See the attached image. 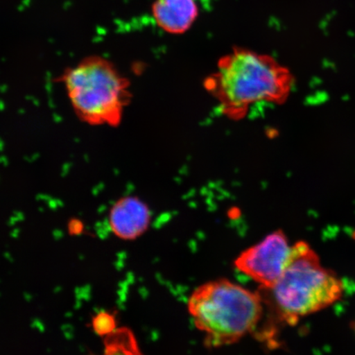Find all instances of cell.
Here are the masks:
<instances>
[{
    "label": "cell",
    "instance_id": "6da1fadb",
    "mask_svg": "<svg viewBox=\"0 0 355 355\" xmlns=\"http://www.w3.org/2000/svg\"><path fill=\"white\" fill-rule=\"evenodd\" d=\"M294 84L290 69L272 56L237 48L219 60L205 87L225 116L241 119L260 102L285 103Z\"/></svg>",
    "mask_w": 355,
    "mask_h": 355
},
{
    "label": "cell",
    "instance_id": "7a4b0ae2",
    "mask_svg": "<svg viewBox=\"0 0 355 355\" xmlns=\"http://www.w3.org/2000/svg\"><path fill=\"white\" fill-rule=\"evenodd\" d=\"M260 288L263 304L288 325L329 307L344 291L343 282L324 268L316 252L304 241L292 245L290 259L276 284Z\"/></svg>",
    "mask_w": 355,
    "mask_h": 355
},
{
    "label": "cell",
    "instance_id": "3957f363",
    "mask_svg": "<svg viewBox=\"0 0 355 355\" xmlns=\"http://www.w3.org/2000/svg\"><path fill=\"white\" fill-rule=\"evenodd\" d=\"M194 325L204 335L207 347L238 343L254 331L264 313L259 292L248 291L227 279L198 286L188 301Z\"/></svg>",
    "mask_w": 355,
    "mask_h": 355
},
{
    "label": "cell",
    "instance_id": "277c9868",
    "mask_svg": "<svg viewBox=\"0 0 355 355\" xmlns=\"http://www.w3.org/2000/svg\"><path fill=\"white\" fill-rule=\"evenodd\" d=\"M62 81L82 121L93 126L121 123L130 101V86L112 62L98 55L87 57L67 70Z\"/></svg>",
    "mask_w": 355,
    "mask_h": 355
},
{
    "label": "cell",
    "instance_id": "5b68a950",
    "mask_svg": "<svg viewBox=\"0 0 355 355\" xmlns=\"http://www.w3.org/2000/svg\"><path fill=\"white\" fill-rule=\"evenodd\" d=\"M292 246L282 230H276L255 245L247 248L234 261L235 268L260 288L272 287L290 259Z\"/></svg>",
    "mask_w": 355,
    "mask_h": 355
},
{
    "label": "cell",
    "instance_id": "8992f818",
    "mask_svg": "<svg viewBox=\"0 0 355 355\" xmlns=\"http://www.w3.org/2000/svg\"><path fill=\"white\" fill-rule=\"evenodd\" d=\"M152 213L150 208L137 197L119 199L111 208L109 224L115 236L123 241H135L148 230Z\"/></svg>",
    "mask_w": 355,
    "mask_h": 355
},
{
    "label": "cell",
    "instance_id": "52a82bcc",
    "mask_svg": "<svg viewBox=\"0 0 355 355\" xmlns=\"http://www.w3.org/2000/svg\"><path fill=\"white\" fill-rule=\"evenodd\" d=\"M153 15L159 28L171 34H182L193 26L198 16L195 0H157Z\"/></svg>",
    "mask_w": 355,
    "mask_h": 355
},
{
    "label": "cell",
    "instance_id": "ba28073f",
    "mask_svg": "<svg viewBox=\"0 0 355 355\" xmlns=\"http://www.w3.org/2000/svg\"><path fill=\"white\" fill-rule=\"evenodd\" d=\"M105 349L112 354H132L137 352V345L135 336L128 329H116L105 337Z\"/></svg>",
    "mask_w": 355,
    "mask_h": 355
},
{
    "label": "cell",
    "instance_id": "9c48e42d",
    "mask_svg": "<svg viewBox=\"0 0 355 355\" xmlns=\"http://www.w3.org/2000/svg\"><path fill=\"white\" fill-rule=\"evenodd\" d=\"M92 329L100 336H107L117 329L116 319L112 313L102 311L92 319Z\"/></svg>",
    "mask_w": 355,
    "mask_h": 355
}]
</instances>
